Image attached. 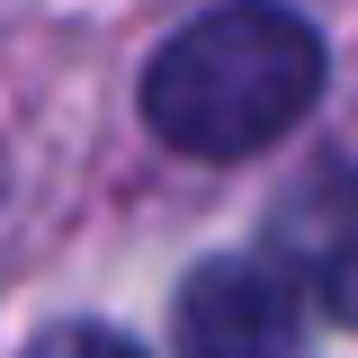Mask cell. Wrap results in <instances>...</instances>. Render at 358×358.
I'll return each instance as SVG.
<instances>
[{
	"mask_svg": "<svg viewBox=\"0 0 358 358\" xmlns=\"http://www.w3.org/2000/svg\"><path fill=\"white\" fill-rule=\"evenodd\" d=\"M322 99V36L278 0H233L179 27L143 72V126L197 162H251Z\"/></svg>",
	"mask_w": 358,
	"mask_h": 358,
	"instance_id": "6da1fadb",
	"label": "cell"
},
{
	"mask_svg": "<svg viewBox=\"0 0 358 358\" xmlns=\"http://www.w3.org/2000/svg\"><path fill=\"white\" fill-rule=\"evenodd\" d=\"M171 322L188 358H305V296L268 260H206Z\"/></svg>",
	"mask_w": 358,
	"mask_h": 358,
	"instance_id": "7a4b0ae2",
	"label": "cell"
},
{
	"mask_svg": "<svg viewBox=\"0 0 358 358\" xmlns=\"http://www.w3.org/2000/svg\"><path fill=\"white\" fill-rule=\"evenodd\" d=\"M27 358H143V350H134L117 322H54Z\"/></svg>",
	"mask_w": 358,
	"mask_h": 358,
	"instance_id": "3957f363",
	"label": "cell"
},
{
	"mask_svg": "<svg viewBox=\"0 0 358 358\" xmlns=\"http://www.w3.org/2000/svg\"><path fill=\"white\" fill-rule=\"evenodd\" d=\"M331 313H341V322L358 331V242L341 251V260H331Z\"/></svg>",
	"mask_w": 358,
	"mask_h": 358,
	"instance_id": "277c9868",
	"label": "cell"
}]
</instances>
